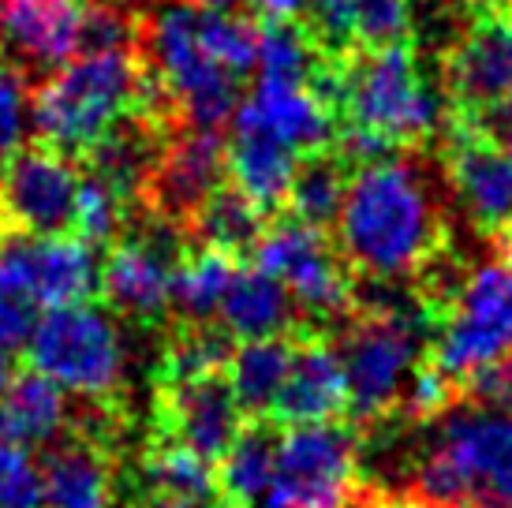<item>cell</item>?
<instances>
[{
    "mask_svg": "<svg viewBox=\"0 0 512 508\" xmlns=\"http://www.w3.org/2000/svg\"><path fill=\"white\" fill-rule=\"evenodd\" d=\"M146 53L187 124L217 131L240 105V79L255 71L258 30L199 0H165L146 23Z\"/></svg>",
    "mask_w": 512,
    "mask_h": 508,
    "instance_id": "cell-1",
    "label": "cell"
},
{
    "mask_svg": "<svg viewBox=\"0 0 512 508\" xmlns=\"http://www.w3.org/2000/svg\"><path fill=\"white\" fill-rule=\"evenodd\" d=\"M344 262L367 277L397 281L427 269L441 247V210L427 172L382 157L352 172L337 217Z\"/></svg>",
    "mask_w": 512,
    "mask_h": 508,
    "instance_id": "cell-2",
    "label": "cell"
},
{
    "mask_svg": "<svg viewBox=\"0 0 512 508\" xmlns=\"http://www.w3.org/2000/svg\"><path fill=\"white\" fill-rule=\"evenodd\" d=\"M146 98V79L131 45H86L57 68L30 101V124L45 146L90 154Z\"/></svg>",
    "mask_w": 512,
    "mask_h": 508,
    "instance_id": "cell-3",
    "label": "cell"
},
{
    "mask_svg": "<svg viewBox=\"0 0 512 508\" xmlns=\"http://www.w3.org/2000/svg\"><path fill=\"white\" fill-rule=\"evenodd\" d=\"M415 490L434 508H512V411H445Z\"/></svg>",
    "mask_w": 512,
    "mask_h": 508,
    "instance_id": "cell-4",
    "label": "cell"
},
{
    "mask_svg": "<svg viewBox=\"0 0 512 508\" xmlns=\"http://www.w3.org/2000/svg\"><path fill=\"white\" fill-rule=\"evenodd\" d=\"M348 124L363 127L393 150L430 139L441 127V94L427 83L408 45L363 49L337 79Z\"/></svg>",
    "mask_w": 512,
    "mask_h": 508,
    "instance_id": "cell-5",
    "label": "cell"
},
{
    "mask_svg": "<svg viewBox=\"0 0 512 508\" xmlns=\"http://www.w3.org/2000/svg\"><path fill=\"white\" fill-rule=\"evenodd\" d=\"M27 359L68 396L83 400H109L124 385L128 367L120 329L94 303L45 311L27 344Z\"/></svg>",
    "mask_w": 512,
    "mask_h": 508,
    "instance_id": "cell-6",
    "label": "cell"
},
{
    "mask_svg": "<svg viewBox=\"0 0 512 508\" xmlns=\"http://www.w3.org/2000/svg\"><path fill=\"white\" fill-rule=\"evenodd\" d=\"M512 352V269L486 262L468 269L445 311L438 314V337L430 363L453 381L468 385L479 370Z\"/></svg>",
    "mask_w": 512,
    "mask_h": 508,
    "instance_id": "cell-7",
    "label": "cell"
},
{
    "mask_svg": "<svg viewBox=\"0 0 512 508\" xmlns=\"http://www.w3.org/2000/svg\"><path fill=\"white\" fill-rule=\"evenodd\" d=\"M348 411L359 423H382L419 370V318L400 307H378L344 329L341 344Z\"/></svg>",
    "mask_w": 512,
    "mask_h": 508,
    "instance_id": "cell-8",
    "label": "cell"
},
{
    "mask_svg": "<svg viewBox=\"0 0 512 508\" xmlns=\"http://www.w3.org/2000/svg\"><path fill=\"white\" fill-rule=\"evenodd\" d=\"M356 426H288L277 445V471L262 508H352L359 494Z\"/></svg>",
    "mask_w": 512,
    "mask_h": 508,
    "instance_id": "cell-9",
    "label": "cell"
},
{
    "mask_svg": "<svg viewBox=\"0 0 512 508\" xmlns=\"http://www.w3.org/2000/svg\"><path fill=\"white\" fill-rule=\"evenodd\" d=\"M101 292L98 247L79 236H23L0 240V296L27 299L42 311L90 303Z\"/></svg>",
    "mask_w": 512,
    "mask_h": 508,
    "instance_id": "cell-10",
    "label": "cell"
},
{
    "mask_svg": "<svg viewBox=\"0 0 512 508\" xmlns=\"http://www.w3.org/2000/svg\"><path fill=\"white\" fill-rule=\"evenodd\" d=\"M255 266L285 284L299 311L318 322H333L352 311L356 288L344 258L333 251L322 228L307 225L299 217L277 221L258 236Z\"/></svg>",
    "mask_w": 512,
    "mask_h": 508,
    "instance_id": "cell-11",
    "label": "cell"
},
{
    "mask_svg": "<svg viewBox=\"0 0 512 508\" xmlns=\"http://www.w3.org/2000/svg\"><path fill=\"white\" fill-rule=\"evenodd\" d=\"M83 176L57 146H23L0 172V221L23 236H57L75 221Z\"/></svg>",
    "mask_w": 512,
    "mask_h": 508,
    "instance_id": "cell-12",
    "label": "cell"
},
{
    "mask_svg": "<svg viewBox=\"0 0 512 508\" xmlns=\"http://www.w3.org/2000/svg\"><path fill=\"white\" fill-rule=\"evenodd\" d=\"M232 135L266 139L285 146L296 157H314L333 139V109L329 94L314 83H281L255 79L251 94L232 113Z\"/></svg>",
    "mask_w": 512,
    "mask_h": 508,
    "instance_id": "cell-13",
    "label": "cell"
},
{
    "mask_svg": "<svg viewBox=\"0 0 512 508\" xmlns=\"http://www.w3.org/2000/svg\"><path fill=\"white\" fill-rule=\"evenodd\" d=\"M243 415L225 374L195 381H161L157 389V438H172L217 464L243 430Z\"/></svg>",
    "mask_w": 512,
    "mask_h": 508,
    "instance_id": "cell-14",
    "label": "cell"
},
{
    "mask_svg": "<svg viewBox=\"0 0 512 508\" xmlns=\"http://www.w3.org/2000/svg\"><path fill=\"white\" fill-rule=\"evenodd\" d=\"M176 251L165 236H131L113 243L101 262V292L116 314L131 322H157L172 311V273Z\"/></svg>",
    "mask_w": 512,
    "mask_h": 508,
    "instance_id": "cell-15",
    "label": "cell"
},
{
    "mask_svg": "<svg viewBox=\"0 0 512 508\" xmlns=\"http://www.w3.org/2000/svg\"><path fill=\"white\" fill-rule=\"evenodd\" d=\"M225 176L228 146L217 139V131L191 127L157 157L150 172V195H154L157 213L169 221H191L221 191Z\"/></svg>",
    "mask_w": 512,
    "mask_h": 508,
    "instance_id": "cell-16",
    "label": "cell"
},
{
    "mask_svg": "<svg viewBox=\"0 0 512 508\" xmlns=\"http://www.w3.org/2000/svg\"><path fill=\"white\" fill-rule=\"evenodd\" d=\"M449 184L460 206L483 232H512V154L490 135L460 127L449 150Z\"/></svg>",
    "mask_w": 512,
    "mask_h": 508,
    "instance_id": "cell-17",
    "label": "cell"
},
{
    "mask_svg": "<svg viewBox=\"0 0 512 508\" xmlns=\"http://www.w3.org/2000/svg\"><path fill=\"white\" fill-rule=\"evenodd\" d=\"M83 0H0L4 42L23 64L57 71L86 45Z\"/></svg>",
    "mask_w": 512,
    "mask_h": 508,
    "instance_id": "cell-18",
    "label": "cell"
},
{
    "mask_svg": "<svg viewBox=\"0 0 512 508\" xmlns=\"http://www.w3.org/2000/svg\"><path fill=\"white\" fill-rule=\"evenodd\" d=\"M449 86L475 109L512 98V12L475 19L449 57Z\"/></svg>",
    "mask_w": 512,
    "mask_h": 508,
    "instance_id": "cell-19",
    "label": "cell"
},
{
    "mask_svg": "<svg viewBox=\"0 0 512 508\" xmlns=\"http://www.w3.org/2000/svg\"><path fill=\"white\" fill-rule=\"evenodd\" d=\"M348 411V378L337 344L322 337H307L296 344L292 370L277 400V423L285 426H314L337 423Z\"/></svg>",
    "mask_w": 512,
    "mask_h": 508,
    "instance_id": "cell-20",
    "label": "cell"
},
{
    "mask_svg": "<svg viewBox=\"0 0 512 508\" xmlns=\"http://www.w3.org/2000/svg\"><path fill=\"white\" fill-rule=\"evenodd\" d=\"M42 508H116L109 449L94 438H75L45 456Z\"/></svg>",
    "mask_w": 512,
    "mask_h": 508,
    "instance_id": "cell-21",
    "label": "cell"
},
{
    "mask_svg": "<svg viewBox=\"0 0 512 508\" xmlns=\"http://www.w3.org/2000/svg\"><path fill=\"white\" fill-rule=\"evenodd\" d=\"M296 299L288 288L266 269L247 266L236 269L232 288L221 303V325L236 340H262V337H288L296 318Z\"/></svg>",
    "mask_w": 512,
    "mask_h": 508,
    "instance_id": "cell-22",
    "label": "cell"
},
{
    "mask_svg": "<svg viewBox=\"0 0 512 508\" xmlns=\"http://www.w3.org/2000/svg\"><path fill=\"white\" fill-rule=\"evenodd\" d=\"M299 340L292 337H262V340H240V348H232L225 367V381L236 404L247 419H270L281 389L292 370Z\"/></svg>",
    "mask_w": 512,
    "mask_h": 508,
    "instance_id": "cell-23",
    "label": "cell"
},
{
    "mask_svg": "<svg viewBox=\"0 0 512 508\" xmlns=\"http://www.w3.org/2000/svg\"><path fill=\"white\" fill-rule=\"evenodd\" d=\"M68 423H72V404L57 381H49L34 367L15 374L0 404L4 438L19 441L23 449H38V445H53L68 430Z\"/></svg>",
    "mask_w": 512,
    "mask_h": 508,
    "instance_id": "cell-24",
    "label": "cell"
},
{
    "mask_svg": "<svg viewBox=\"0 0 512 508\" xmlns=\"http://www.w3.org/2000/svg\"><path fill=\"white\" fill-rule=\"evenodd\" d=\"M307 12L326 42H359L363 49L404 45L412 30V0H311Z\"/></svg>",
    "mask_w": 512,
    "mask_h": 508,
    "instance_id": "cell-25",
    "label": "cell"
},
{
    "mask_svg": "<svg viewBox=\"0 0 512 508\" xmlns=\"http://www.w3.org/2000/svg\"><path fill=\"white\" fill-rule=\"evenodd\" d=\"M303 157H296L285 146H273L266 139L251 135H232L228 146V176L232 187L247 195L262 213L277 210L288 202V191L296 184V172Z\"/></svg>",
    "mask_w": 512,
    "mask_h": 508,
    "instance_id": "cell-26",
    "label": "cell"
},
{
    "mask_svg": "<svg viewBox=\"0 0 512 508\" xmlns=\"http://www.w3.org/2000/svg\"><path fill=\"white\" fill-rule=\"evenodd\" d=\"M277 445L281 438L273 434L262 419H251L243 426L228 452L217 460V486L228 505H262L273 486L277 471Z\"/></svg>",
    "mask_w": 512,
    "mask_h": 508,
    "instance_id": "cell-27",
    "label": "cell"
},
{
    "mask_svg": "<svg viewBox=\"0 0 512 508\" xmlns=\"http://www.w3.org/2000/svg\"><path fill=\"white\" fill-rule=\"evenodd\" d=\"M236 258L217 247H199L184 254L172 273V311L184 325H210L221 318L232 277H236Z\"/></svg>",
    "mask_w": 512,
    "mask_h": 508,
    "instance_id": "cell-28",
    "label": "cell"
},
{
    "mask_svg": "<svg viewBox=\"0 0 512 508\" xmlns=\"http://www.w3.org/2000/svg\"><path fill=\"white\" fill-rule=\"evenodd\" d=\"M143 486L146 494L180 497V501H195V505L214 508L221 501V486H217V471L210 460H202L199 452L172 438H154V445L143 456Z\"/></svg>",
    "mask_w": 512,
    "mask_h": 508,
    "instance_id": "cell-29",
    "label": "cell"
},
{
    "mask_svg": "<svg viewBox=\"0 0 512 508\" xmlns=\"http://www.w3.org/2000/svg\"><path fill=\"white\" fill-rule=\"evenodd\" d=\"M191 225H195V236L202 240V247H217V251H225V254H240V251H247V247L255 251L258 236L266 232V228H262V210H258L247 195H240L236 187H232V191L221 187V191L191 217Z\"/></svg>",
    "mask_w": 512,
    "mask_h": 508,
    "instance_id": "cell-30",
    "label": "cell"
},
{
    "mask_svg": "<svg viewBox=\"0 0 512 508\" xmlns=\"http://www.w3.org/2000/svg\"><path fill=\"white\" fill-rule=\"evenodd\" d=\"M90 154H94V176L105 180V184H113L120 195H131L157 165L154 135L139 124H128V120L113 127Z\"/></svg>",
    "mask_w": 512,
    "mask_h": 508,
    "instance_id": "cell-31",
    "label": "cell"
},
{
    "mask_svg": "<svg viewBox=\"0 0 512 508\" xmlns=\"http://www.w3.org/2000/svg\"><path fill=\"white\" fill-rule=\"evenodd\" d=\"M344 195H348V176H344L341 161L314 154L303 157L296 184L288 191V206H292V217H299V221H307L314 228H326L337 225Z\"/></svg>",
    "mask_w": 512,
    "mask_h": 508,
    "instance_id": "cell-32",
    "label": "cell"
},
{
    "mask_svg": "<svg viewBox=\"0 0 512 508\" xmlns=\"http://www.w3.org/2000/svg\"><path fill=\"white\" fill-rule=\"evenodd\" d=\"M255 79L314 83L318 79V53H314L311 38L292 23H266L258 30Z\"/></svg>",
    "mask_w": 512,
    "mask_h": 508,
    "instance_id": "cell-33",
    "label": "cell"
},
{
    "mask_svg": "<svg viewBox=\"0 0 512 508\" xmlns=\"http://www.w3.org/2000/svg\"><path fill=\"white\" fill-rule=\"evenodd\" d=\"M228 355L232 348L225 333H214L210 325H184V333L161 355V381H195L225 374Z\"/></svg>",
    "mask_w": 512,
    "mask_h": 508,
    "instance_id": "cell-34",
    "label": "cell"
},
{
    "mask_svg": "<svg viewBox=\"0 0 512 508\" xmlns=\"http://www.w3.org/2000/svg\"><path fill=\"white\" fill-rule=\"evenodd\" d=\"M128 217V195H120L113 184L98 180L94 172L79 184V202H75V236L90 247H109L116 243L120 228Z\"/></svg>",
    "mask_w": 512,
    "mask_h": 508,
    "instance_id": "cell-35",
    "label": "cell"
},
{
    "mask_svg": "<svg viewBox=\"0 0 512 508\" xmlns=\"http://www.w3.org/2000/svg\"><path fill=\"white\" fill-rule=\"evenodd\" d=\"M0 508H42V464L0 434Z\"/></svg>",
    "mask_w": 512,
    "mask_h": 508,
    "instance_id": "cell-36",
    "label": "cell"
},
{
    "mask_svg": "<svg viewBox=\"0 0 512 508\" xmlns=\"http://www.w3.org/2000/svg\"><path fill=\"white\" fill-rule=\"evenodd\" d=\"M30 124V94L23 75L12 68H0V172L8 169L19 150Z\"/></svg>",
    "mask_w": 512,
    "mask_h": 508,
    "instance_id": "cell-37",
    "label": "cell"
},
{
    "mask_svg": "<svg viewBox=\"0 0 512 508\" xmlns=\"http://www.w3.org/2000/svg\"><path fill=\"white\" fill-rule=\"evenodd\" d=\"M42 307H34L27 299L0 296V352H27L34 329L42 322Z\"/></svg>",
    "mask_w": 512,
    "mask_h": 508,
    "instance_id": "cell-38",
    "label": "cell"
},
{
    "mask_svg": "<svg viewBox=\"0 0 512 508\" xmlns=\"http://www.w3.org/2000/svg\"><path fill=\"white\" fill-rule=\"evenodd\" d=\"M464 389H468L483 408L512 411V352L501 355L498 363H490L486 370H479Z\"/></svg>",
    "mask_w": 512,
    "mask_h": 508,
    "instance_id": "cell-39",
    "label": "cell"
},
{
    "mask_svg": "<svg viewBox=\"0 0 512 508\" xmlns=\"http://www.w3.org/2000/svg\"><path fill=\"white\" fill-rule=\"evenodd\" d=\"M486 135L498 142L505 154H512V98L490 109V116H486Z\"/></svg>",
    "mask_w": 512,
    "mask_h": 508,
    "instance_id": "cell-40",
    "label": "cell"
},
{
    "mask_svg": "<svg viewBox=\"0 0 512 508\" xmlns=\"http://www.w3.org/2000/svg\"><path fill=\"white\" fill-rule=\"evenodd\" d=\"M258 15H266L270 23H292L299 12L311 8V0H247Z\"/></svg>",
    "mask_w": 512,
    "mask_h": 508,
    "instance_id": "cell-41",
    "label": "cell"
},
{
    "mask_svg": "<svg viewBox=\"0 0 512 508\" xmlns=\"http://www.w3.org/2000/svg\"><path fill=\"white\" fill-rule=\"evenodd\" d=\"M135 508H210V505H195V501H180V497H161V494H146Z\"/></svg>",
    "mask_w": 512,
    "mask_h": 508,
    "instance_id": "cell-42",
    "label": "cell"
},
{
    "mask_svg": "<svg viewBox=\"0 0 512 508\" xmlns=\"http://www.w3.org/2000/svg\"><path fill=\"white\" fill-rule=\"evenodd\" d=\"M12 363H8V352H0V404H4V396H8V385H12Z\"/></svg>",
    "mask_w": 512,
    "mask_h": 508,
    "instance_id": "cell-43",
    "label": "cell"
},
{
    "mask_svg": "<svg viewBox=\"0 0 512 508\" xmlns=\"http://www.w3.org/2000/svg\"><path fill=\"white\" fill-rule=\"evenodd\" d=\"M199 4H206V8H217V12H232L240 0H199Z\"/></svg>",
    "mask_w": 512,
    "mask_h": 508,
    "instance_id": "cell-44",
    "label": "cell"
},
{
    "mask_svg": "<svg viewBox=\"0 0 512 508\" xmlns=\"http://www.w3.org/2000/svg\"><path fill=\"white\" fill-rule=\"evenodd\" d=\"M505 266L512 269V232H509V247H505Z\"/></svg>",
    "mask_w": 512,
    "mask_h": 508,
    "instance_id": "cell-45",
    "label": "cell"
},
{
    "mask_svg": "<svg viewBox=\"0 0 512 508\" xmlns=\"http://www.w3.org/2000/svg\"><path fill=\"white\" fill-rule=\"evenodd\" d=\"M0 42H4V15H0Z\"/></svg>",
    "mask_w": 512,
    "mask_h": 508,
    "instance_id": "cell-46",
    "label": "cell"
},
{
    "mask_svg": "<svg viewBox=\"0 0 512 508\" xmlns=\"http://www.w3.org/2000/svg\"><path fill=\"white\" fill-rule=\"evenodd\" d=\"M225 508H247V505H225Z\"/></svg>",
    "mask_w": 512,
    "mask_h": 508,
    "instance_id": "cell-47",
    "label": "cell"
}]
</instances>
